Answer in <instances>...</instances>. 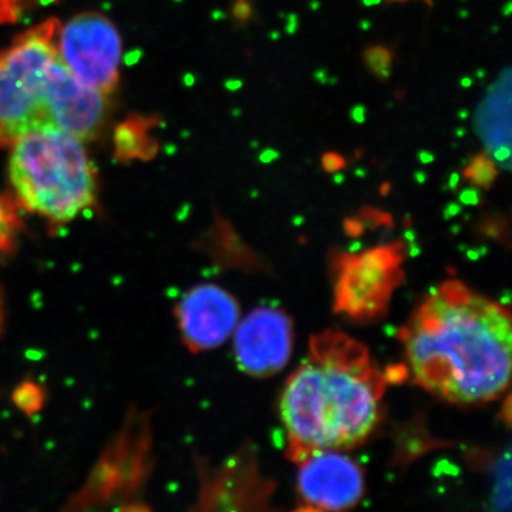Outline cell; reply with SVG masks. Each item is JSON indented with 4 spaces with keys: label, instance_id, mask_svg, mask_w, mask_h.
<instances>
[{
    "label": "cell",
    "instance_id": "1",
    "mask_svg": "<svg viewBox=\"0 0 512 512\" xmlns=\"http://www.w3.org/2000/svg\"><path fill=\"white\" fill-rule=\"evenodd\" d=\"M402 340L414 382L446 402H493L510 386V312L461 282L434 288Z\"/></svg>",
    "mask_w": 512,
    "mask_h": 512
},
{
    "label": "cell",
    "instance_id": "2",
    "mask_svg": "<svg viewBox=\"0 0 512 512\" xmlns=\"http://www.w3.org/2000/svg\"><path fill=\"white\" fill-rule=\"evenodd\" d=\"M386 387L362 343L336 330L319 333L279 402L286 457L298 464L315 451L362 444L379 424Z\"/></svg>",
    "mask_w": 512,
    "mask_h": 512
},
{
    "label": "cell",
    "instance_id": "3",
    "mask_svg": "<svg viewBox=\"0 0 512 512\" xmlns=\"http://www.w3.org/2000/svg\"><path fill=\"white\" fill-rule=\"evenodd\" d=\"M59 28L46 20L0 52V147L47 128L82 141L99 133L106 96L80 83L60 59Z\"/></svg>",
    "mask_w": 512,
    "mask_h": 512
},
{
    "label": "cell",
    "instance_id": "4",
    "mask_svg": "<svg viewBox=\"0 0 512 512\" xmlns=\"http://www.w3.org/2000/svg\"><path fill=\"white\" fill-rule=\"evenodd\" d=\"M83 143L66 131L47 128L10 146V184L25 210L63 224L92 207L96 171Z\"/></svg>",
    "mask_w": 512,
    "mask_h": 512
},
{
    "label": "cell",
    "instance_id": "5",
    "mask_svg": "<svg viewBox=\"0 0 512 512\" xmlns=\"http://www.w3.org/2000/svg\"><path fill=\"white\" fill-rule=\"evenodd\" d=\"M57 52L73 76L94 92L107 96L119 83L120 35L99 13H82L60 25Z\"/></svg>",
    "mask_w": 512,
    "mask_h": 512
},
{
    "label": "cell",
    "instance_id": "6",
    "mask_svg": "<svg viewBox=\"0 0 512 512\" xmlns=\"http://www.w3.org/2000/svg\"><path fill=\"white\" fill-rule=\"evenodd\" d=\"M298 467V493L315 510L345 512L365 494L362 467L343 451H315L299 461Z\"/></svg>",
    "mask_w": 512,
    "mask_h": 512
},
{
    "label": "cell",
    "instance_id": "7",
    "mask_svg": "<svg viewBox=\"0 0 512 512\" xmlns=\"http://www.w3.org/2000/svg\"><path fill=\"white\" fill-rule=\"evenodd\" d=\"M292 320L281 309L258 308L238 323L234 352L239 369L254 377L281 372L292 355Z\"/></svg>",
    "mask_w": 512,
    "mask_h": 512
},
{
    "label": "cell",
    "instance_id": "8",
    "mask_svg": "<svg viewBox=\"0 0 512 512\" xmlns=\"http://www.w3.org/2000/svg\"><path fill=\"white\" fill-rule=\"evenodd\" d=\"M178 325L188 348L194 352L221 346L239 323L234 296L215 285L192 288L177 308Z\"/></svg>",
    "mask_w": 512,
    "mask_h": 512
},
{
    "label": "cell",
    "instance_id": "9",
    "mask_svg": "<svg viewBox=\"0 0 512 512\" xmlns=\"http://www.w3.org/2000/svg\"><path fill=\"white\" fill-rule=\"evenodd\" d=\"M397 259L386 249H377L353 259L340 278L339 305L350 313H375L386 302L399 274Z\"/></svg>",
    "mask_w": 512,
    "mask_h": 512
},
{
    "label": "cell",
    "instance_id": "10",
    "mask_svg": "<svg viewBox=\"0 0 512 512\" xmlns=\"http://www.w3.org/2000/svg\"><path fill=\"white\" fill-rule=\"evenodd\" d=\"M362 62L367 72L372 74L380 83H387L392 77L396 52L393 47L376 43L365 47L362 52Z\"/></svg>",
    "mask_w": 512,
    "mask_h": 512
},
{
    "label": "cell",
    "instance_id": "11",
    "mask_svg": "<svg viewBox=\"0 0 512 512\" xmlns=\"http://www.w3.org/2000/svg\"><path fill=\"white\" fill-rule=\"evenodd\" d=\"M464 175L468 180L473 181V184L487 188L497 177V167L491 157L483 151L471 160L470 165L464 170Z\"/></svg>",
    "mask_w": 512,
    "mask_h": 512
},
{
    "label": "cell",
    "instance_id": "12",
    "mask_svg": "<svg viewBox=\"0 0 512 512\" xmlns=\"http://www.w3.org/2000/svg\"><path fill=\"white\" fill-rule=\"evenodd\" d=\"M231 16L238 28H245L256 19L254 0H234L231 5Z\"/></svg>",
    "mask_w": 512,
    "mask_h": 512
},
{
    "label": "cell",
    "instance_id": "13",
    "mask_svg": "<svg viewBox=\"0 0 512 512\" xmlns=\"http://www.w3.org/2000/svg\"><path fill=\"white\" fill-rule=\"evenodd\" d=\"M37 2L45 3L47 0H0V23L13 22L23 10Z\"/></svg>",
    "mask_w": 512,
    "mask_h": 512
},
{
    "label": "cell",
    "instance_id": "14",
    "mask_svg": "<svg viewBox=\"0 0 512 512\" xmlns=\"http://www.w3.org/2000/svg\"><path fill=\"white\" fill-rule=\"evenodd\" d=\"M322 165L328 173H333V171L343 170L346 167V160L340 154L329 151L323 154Z\"/></svg>",
    "mask_w": 512,
    "mask_h": 512
},
{
    "label": "cell",
    "instance_id": "15",
    "mask_svg": "<svg viewBox=\"0 0 512 512\" xmlns=\"http://www.w3.org/2000/svg\"><path fill=\"white\" fill-rule=\"evenodd\" d=\"M350 119L356 124H365L367 119V110L363 104H356L350 110Z\"/></svg>",
    "mask_w": 512,
    "mask_h": 512
},
{
    "label": "cell",
    "instance_id": "16",
    "mask_svg": "<svg viewBox=\"0 0 512 512\" xmlns=\"http://www.w3.org/2000/svg\"><path fill=\"white\" fill-rule=\"evenodd\" d=\"M299 29V16L296 15V13H289L288 16H286V25H285V32L288 33V35H295L296 32H298Z\"/></svg>",
    "mask_w": 512,
    "mask_h": 512
},
{
    "label": "cell",
    "instance_id": "17",
    "mask_svg": "<svg viewBox=\"0 0 512 512\" xmlns=\"http://www.w3.org/2000/svg\"><path fill=\"white\" fill-rule=\"evenodd\" d=\"M313 77H315L316 82L320 84L329 83V74L325 69L316 70L315 74H313Z\"/></svg>",
    "mask_w": 512,
    "mask_h": 512
},
{
    "label": "cell",
    "instance_id": "18",
    "mask_svg": "<svg viewBox=\"0 0 512 512\" xmlns=\"http://www.w3.org/2000/svg\"><path fill=\"white\" fill-rule=\"evenodd\" d=\"M242 86H244V83L239 79L228 80L227 84H225L229 92H238V90L242 89Z\"/></svg>",
    "mask_w": 512,
    "mask_h": 512
},
{
    "label": "cell",
    "instance_id": "19",
    "mask_svg": "<svg viewBox=\"0 0 512 512\" xmlns=\"http://www.w3.org/2000/svg\"><path fill=\"white\" fill-rule=\"evenodd\" d=\"M276 157H278V153L275 150H266L261 154V161L269 163V161H274Z\"/></svg>",
    "mask_w": 512,
    "mask_h": 512
},
{
    "label": "cell",
    "instance_id": "20",
    "mask_svg": "<svg viewBox=\"0 0 512 512\" xmlns=\"http://www.w3.org/2000/svg\"><path fill=\"white\" fill-rule=\"evenodd\" d=\"M495 157H497V160L505 161L508 157H510V148L508 147H501L500 150L495 153Z\"/></svg>",
    "mask_w": 512,
    "mask_h": 512
},
{
    "label": "cell",
    "instance_id": "21",
    "mask_svg": "<svg viewBox=\"0 0 512 512\" xmlns=\"http://www.w3.org/2000/svg\"><path fill=\"white\" fill-rule=\"evenodd\" d=\"M410 2V0H386V3H389V5H392V3H407ZM421 2L426 3L429 8H433L434 6V0H421Z\"/></svg>",
    "mask_w": 512,
    "mask_h": 512
},
{
    "label": "cell",
    "instance_id": "22",
    "mask_svg": "<svg viewBox=\"0 0 512 512\" xmlns=\"http://www.w3.org/2000/svg\"><path fill=\"white\" fill-rule=\"evenodd\" d=\"M471 86H473V79H470V77H464V79H461V87L467 89V87Z\"/></svg>",
    "mask_w": 512,
    "mask_h": 512
},
{
    "label": "cell",
    "instance_id": "23",
    "mask_svg": "<svg viewBox=\"0 0 512 512\" xmlns=\"http://www.w3.org/2000/svg\"><path fill=\"white\" fill-rule=\"evenodd\" d=\"M511 8H512V2H511V0H508V2L505 3V8L503 9V15L504 16H510L511 15Z\"/></svg>",
    "mask_w": 512,
    "mask_h": 512
},
{
    "label": "cell",
    "instance_id": "24",
    "mask_svg": "<svg viewBox=\"0 0 512 512\" xmlns=\"http://www.w3.org/2000/svg\"><path fill=\"white\" fill-rule=\"evenodd\" d=\"M363 5L365 6H376L382 3V0H362Z\"/></svg>",
    "mask_w": 512,
    "mask_h": 512
},
{
    "label": "cell",
    "instance_id": "25",
    "mask_svg": "<svg viewBox=\"0 0 512 512\" xmlns=\"http://www.w3.org/2000/svg\"><path fill=\"white\" fill-rule=\"evenodd\" d=\"M421 160L424 161V163H429V161L433 160V157L430 156V154L427 153H420Z\"/></svg>",
    "mask_w": 512,
    "mask_h": 512
},
{
    "label": "cell",
    "instance_id": "26",
    "mask_svg": "<svg viewBox=\"0 0 512 512\" xmlns=\"http://www.w3.org/2000/svg\"><path fill=\"white\" fill-rule=\"evenodd\" d=\"M468 117V111L467 110H461L460 111V119H467Z\"/></svg>",
    "mask_w": 512,
    "mask_h": 512
},
{
    "label": "cell",
    "instance_id": "27",
    "mask_svg": "<svg viewBox=\"0 0 512 512\" xmlns=\"http://www.w3.org/2000/svg\"><path fill=\"white\" fill-rule=\"evenodd\" d=\"M360 26H362V29L367 30L370 28V22H367V20H363L362 25H360Z\"/></svg>",
    "mask_w": 512,
    "mask_h": 512
},
{
    "label": "cell",
    "instance_id": "28",
    "mask_svg": "<svg viewBox=\"0 0 512 512\" xmlns=\"http://www.w3.org/2000/svg\"><path fill=\"white\" fill-rule=\"evenodd\" d=\"M319 6H320V5H319V3H318V2H313V3H312V10H313V12H315V10H318Z\"/></svg>",
    "mask_w": 512,
    "mask_h": 512
},
{
    "label": "cell",
    "instance_id": "29",
    "mask_svg": "<svg viewBox=\"0 0 512 512\" xmlns=\"http://www.w3.org/2000/svg\"><path fill=\"white\" fill-rule=\"evenodd\" d=\"M271 37H272V39H275V40H276V39H279V33H278V32H275V33H274V32H272V33H271Z\"/></svg>",
    "mask_w": 512,
    "mask_h": 512
},
{
    "label": "cell",
    "instance_id": "30",
    "mask_svg": "<svg viewBox=\"0 0 512 512\" xmlns=\"http://www.w3.org/2000/svg\"><path fill=\"white\" fill-rule=\"evenodd\" d=\"M0 320H2V306H0Z\"/></svg>",
    "mask_w": 512,
    "mask_h": 512
}]
</instances>
